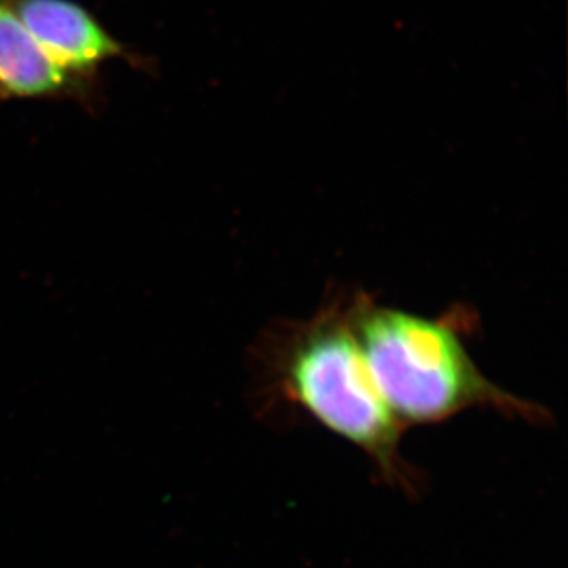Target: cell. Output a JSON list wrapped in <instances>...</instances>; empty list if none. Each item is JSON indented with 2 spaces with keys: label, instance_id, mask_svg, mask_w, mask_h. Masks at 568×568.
<instances>
[{
  "label": "cell",
  "instance_id": "cell-1",
  "mask_svg": "<svg viewBox=\"0 0 568 568\" xmlns=\"http://www.w3.org/2000/svg\"><path fill=\"white\" fill-rule=\"evenodd\" d=\"M347 312L369 376L403 428L440 424L473 407L537 425L551 418L480 372L463 339L473 320L467 312L432 320L377 304L364 291L347 294Z\"/></svg>",
  "mask_w": 568,
  "mask_h": 568
},
{
  "label": "cell",
  "instance_id": "cell-2",
  "mask_svg": "<svg viewBox=\"0 0 568 568\" xmlns=\"http://www.w3.org/2000/svg\"><path fill=\"white\" fill-rule=\"evenodd\" d=\"M260 355L276 394L364 452L386 480L413 488L409 466L399 454L405 428L369 376L351 325L347 294L332 297L308 320L276 325Z\"/></svg>",
  "mask_w": 568,
  "mask_h": 568
},
{
  "label": "cell",
  "instance_id": "cell-4",
  "mask_svg": "<svg viewBox=\"0 0 568 568\" xmlns=\"http://www.w3.org/2000/svg\"><path fill=\"white\" fill-rule=\"evenodd\" d=\"M100 85L61 69L28 31L10 0H0V100L74 99L95 103Z\"/></svg>",
  "mask_w": 568,
  "mask_h": 568
},
{
  "label": "cell",
  "instance_id": "cell-3",
  "mask_svg": "<svg viewBox=\"0 0 568 568\" xmlns=\"http://www.w3.org/2000/svg\"><path fill=\"white\" fill-rule=\"evenodd\" d=\"M22 24L67 73L100 85L104 63L121 59L138 70L153 63L115 39L99 18L74 0H10Z\"/></svg>",
  "mask_w": 568,
  "mask_h": 568
}]
</instances>
